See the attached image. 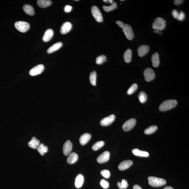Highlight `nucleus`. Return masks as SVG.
<instances>
[{"mask_svg":"<svg viewBox=\"0 0 189 189\" xmlns=\"http://www.w3.org/2000/svg\"><path fill=\"white\" fill-rule=\"evenodd\" d=\"M116 23L119 27L122 28L127 38L129 40H132L134 38V34L132 29L131 26L127 24H124L121 21H117Z\"/></svg>","mask_w":189,"mask_h":189,"instance_id":"1","label":"nucleus"},{"mask_svg":"<svg viewBox=\"0 0 189 189\" xmlns=\"http://www.w3.org/2000/svg\"><path fill=\"white\" fill-rule=\"evenodd\" d=\"M178 102L175 100H169L162 102L159 107V110L164 111L170 110L177 105Z\"/></svg>","mask_w":189,"mask_h":189,"instance_id":"2","label":"nucleus"},{"mask_svg":"<svg viewBox=\"0 0 189 189\" xmlns=\"http://www.w3.org/2000/svg\"><path fill=\"white\" fill-rule=\"evenodd\" d=\"M149 183L154 187H159L166 184V181L165 179L150 176L148 178Z\"/></svg>","mask_w":189,"mask_h":189,"instance_id":"3","label":"nucleus"},{"mask_svg":"<svg viewBox=\"0 0 189 189\" xmlns=\"http://www.w3.org/2000/svg\"><path fill=\"white\" fill-rule=\"evenodd\" d=\"M166 26V21L161 17L155 19L152 24V28L155 30H161L165 29Z\"/></svg>","mask_w":189,"mask_h":189,"instance_id":"4","label":"nucleus"},{"mask_svg":"<svg viewBox=\"0 0 189 189\" xmlns=\"http://www.w3.org/2000/svg\"><path fill=\"white\" fill-rule=\"evenodd\" d=\"M14 26L17 30L22 33L26 32L30 27L29 23L24 21H18L16 22Z\"/></svg>","mask_w":189,"mask_h":189,"instance_id":"5","label":"nucleus"},{"mask_svg":"<svg viewBox=\"0 0 189 189\" xmlns=\"http://www.w3.org/2000/svg\"><path fill=\"white\" fill-rule=\"evenodd\" d=\"M91 12L93 16L97 22L99 23L103 22V18L102 15L98 7L93 6L91 7Z\"/></svg>","mask_w":189,"mask_h":189,"instance_id":"6","label":"nucleus"},{"mask_svg":"<svg viewBox=\"0 0 189 189\" xmlns=\"http://www.w3.org/2000/svg\"><path fill=\"white\" fill-rule=\"evenodd\" d=\"M145 79L147 82H150L155 79V71L152 69L148 68L146 69L144 73Z\"/></svg>","mask_w":189,"mask_h":189,"instance_id":"7","label":"nucleus"},{"mask_svg":"<svg viewBox=\"0 0 189 189\" xmlns=\"http://www.w3.org/2000/svg\"><path fill=\"white\" fill-rule=\"evenodd\" d=\"M44 70V66L43 64H40L32 68L29 71L30 75L35 76L42 73Z\"/></svg>","mask_w":189,"mask_h":189,"instance_id":"8","label":"nucleus"},{"mask_svg":"<svg viewBox=\"0 0 189 189\" xmlns=\"http://www.w3.org/2000/svg\"><path fill=\"white\" fill-rule=\"evenodd\" d=\"M136 121L135 119L128 120L123 124L122 128L125 131H128L131 130L136 125Z\"/></svg>","mask_w":189,"mask_h":189,"instance_id":"9","label":"nucleus"},{"mask_svg":"<svg viewBox=\"0 0 189 189\" xmlns=\"http://www.w3.org/2000/svg\"><path fill=\"white\" fill-rule=\"evenodd\" d=\"M115 116L112 114L108 117L102 119L100 122V124L103 126H108L112 124L115 119Z\"/></svg>","mask_w":189,"mask_h":189,"instance_id":"10","label":"nucleus"},{"mask_svg":"<svg viewBox=\"0 0 189 189\" xmlns=\"http://www.w3.org/2000/svg\"><path fill=\"white\" fill-rule=\"evenodd\" d=\"M110 153L108 151H105L102 153L97 158V160L99 163L103 164L107 162L109 160Z\"/></svg>","mask_w":189,"mask_h":189,"instance_id":"11","label":"nucleus"},{"mask_svg":"<svg viewBox=\"0 0 189 189\" xmlns=\"http://www.w3.org/2000/svg\"><path fill=\"white\" fill-rule=\"evenodd\" d=\"M72 143L70 140H67L63 146V153L64 155L66 156L69 155L72 150Z\"/></svg>","mask_w":189,"mask_h":189,"instance_id":"12","label":"nucleus"},{"mask_svg":"<svg viewBox=\"0 0 189 189\" xmlns=\"http://www.w3.org/2000/svg\"><path fill=\"white\" fill-rule=\"evenodd\" d=\"M150 48L147 45H142L139 46L137 49L138 55L140 57L144 56L147 54L149 51Z\"/></svg>","mask_w":189,"mask_h":189,"instance_id":"13","label":"nucleus"},{"mask_svg":"<svg viewBox=\"0 0 189 189\" xmlns=\"http://www.w3.org/2000/svg\"><path fill=\"white\" fill-rule=\"evenodd\" d=\"M72 25L69 22L63 23L60 28V33L62 34H65L69 32L71 29Z\"/></svg>","mask_w":189,"mask_h":189,"instance_id":"14","label":"nucleus"},{"mask_svg":"<svg viewBox=\"0 0 189 189\" xmlns=\"http://www.w3.org/2000/svg\"><path fill=\"white\" fill-rule=\"evenodd\" d=\"M133 161L131 160H126L122 161L119 164L118 168L120 170L123 171L129 168L133 164Z\"/></svg>","mask_w":189,"mask_h":189,"instance_id":"15","label":"nucleus"},{"mask_svg":"<svg viewBox=\"0 0 189 189\" xmlns=\"http://www.w3.org/2000/svg\"><path fill=\"white\" fill-rule=\"evenodd\" d=\"M91 138V135L88 133H85L80 136L79 139L80 144L82 145H84L88 142Z\"/></svg>","mask_w":189,"mask_h":189,"instance_id":"16","label":"nucleus"},{"mask_svg":"<svg viewBox=\"0 0 189 189\" xmlns=\"http://www.w3.org/2000/svg\"><path fill=\"white\" fill-rule=\"evenodd\" d=\"M54 32L52 29H48L45 31L43 38V41L47 42L50 41L53 37Z\"/></svg>","mask_w":189,"mask_h":189,"instance_id":"17","label":"nucleus"},{"mask_svg":"<svg viewBox=\"0 0 189 189\" xmlns=\"http://www.w3.org/2000/svg\"><path fill=\"white\" fill-rule=\"evenodd\" d=\"M78 154L75 152L70 153L67 159L68 163L71 164L75 163L78 159Z\"/></svg>","mask_w":189,"mask_h":189,"instance_id":"18","label":"nucleus"},{"mask_svg":"<svg viewBox=\"0 0 189 189\" xmlns=\"http://www.w3.org/2000/svg\"><path fill=\"white\" fill-rule=\"evenodd\" d=\"M63 43L62 42H58L54 44L51 47H49L47 50V53L50 54L57 51L59 49L63 46Z\"/></svg>","mask_w":189,"mask_h":189,"instance_id":"19","label":"nucleus"},{"mask_svg":"<svg viewBox=\"0 0 189 189\" xmlns=\"http://www.w3.org/2000/svg\"><path fill=\"white\" fill-rule=\"evenodd\" d=\"M84 177L81 174H79L77 176L75 181V186L77 188H81L83 185L84 182Z\"/></svg>","mask_w":189,"mask_h":189,"instance_id":"20","label":"nucleus"},{"mask_svg":"<svg viewBox=\"0 0 189 189\" xmlns=\"http://www.w3.org/2000/svg\"><path fill=\"white\" fill-rule=\"evenodd\" d=\"M23 10L28 15L32 16L34 14V10L33 7L29 4H25L23 6Z\"/></svg>","mask_w":189,"mask_h":189,"instance_id":"21","label":"nucleus"},{"mask_svg":"<svg viewBox=\"0 0 189 189\" xmlns=\"http://www.w3.org/2000/svg\"><path fill=\"white\" fill-rule=\"evenodd\" d=\"M40 144L39 140L34 137H32L31 140L28 143L29 147L33 149H37Z\"/></svg>","mask_w":189,"mask_h":189,"instance_id":"22","label":"nucleus"},{"mask_svg":"<svg viewBox=\"0 0 189 189\" xmlns=\"http://www.w3.org/2000/svg\"><path fill=\"white\" fill-rule=\"evenodd\" d=\"M132 152L135 156L140 157H148L149 155L148 152L140 150L138 149H134L132 151Z\"/></svg>","mask_w":189,"mask_h":189,"instance_id":"23","label":"nucleus"},{"mask_svg":"<svg viewBox=\"0 0 189 189\" xmlns=\"http://www.w3.org/2000/svg\"><path fill=\"white\" fill-rule=\"evenodd\" d=\"M38 6L41 8H46L50 6L52 4V2L49 0H38L37 1Z\"/></svg>","mask_w":189,"mask_h":189,"instance_id":"24","label":"nucleus"},{"mask_svg":"<svg viewBox=\"0 0 189 189\" xmlns=\"http://www.w3.org/2000/svg\"><path fill=\"white\" fill-rule=\"evenodd\" d=\"M151 61L153 66L155 67H158L160 63L159 54L157 53H154L152 56Z\"/></svg>","mask_w":189,"mask_h":189,"instance_id":"25","label":"nucleus"},{"mask_svg":"<svg viewBox=\"0 0 189 189\" xmlns=\"http://www.w3.org/2000/svg\"><path fill=\"white\" fill-rule=\"evenodd\" d=\"M132 57V50L130 49H127L124 54V58L125 62L127 63H130Z\"/></svg>","mask_w":189,"mask_h":189,"instance_id":"26","label":"nucleus"},{"mask_svg":"<svg viewBox=\"0 0 189 189\" xmlns=\"http://www.w3.org/2000/svg\"><path fill=\"white\" fill-rule=\"evenodd\" d=\"M37 149L42 156H44V154L47 153L48 151V148L47 146L44 145L43 143L40 144Z\"/></svg>","mask_w":189,"mask_h":189,"instance_id":"27","label":"nucleus"},{"mask_svg":"<svg viewBox=\"0 0 189 189\" xmlns=\"http://www.w3.org/2000/svg\"><path fill=\"white\" fill-rule=\"evenodd\" d=\"M96 78H97V74L96 71H93L92 72L90 75L89 80L91 84L94 85L95 86L96 84Z\"/></svg>","mask_w":189,"mask_h":189,"instance_id":"28","label":"nucleus"},{"mask_svg":"<svg viewBox=\"0 0 189 189\" xmlns=\"http://www.w3.org/2000/svg\"><path fill=\"white\" fill-rule=\"evenodd\" d=\"M147 98V95L144 91H141L139 93L138 95V99L141 103H144L146 102Z\"/></svg>","mask_w":189,"mask_h":189,"instance_id":"29","label":"nucleus"},{"mask_svg":"<svg viewBox=\"0 0 189 189\" xmlns=\"http://www.w3.org/2000/svg\"><path fill=\"white\" fill-rule=\"evenodd\" d=\"M117 4L116 2H114L110 6H103V8L105 11L106 12H109L112 11L114 10L117 8Z\"/></svg>","mask_w":189,"mask_h":189,"instance_id":"30","label":"nucleus"},{"mask_svg":"<svg viewBox=\"0 0 189 189\" xmlns=\"http://www.w3.org/2000/svg\"><path fill=\"white\" fill-rule=\"evenodd\" d=\"M158 129V127L156 125H152L146 129L144 131L145 134L146 135H150L155 132Z\"/></svg>","mask_w":189,"mask_h":189,"instance_id":"31","label":"nucleus"},{"mask_svg":"<svg viewBox=\"0 0 189 189\" xmlns=\"http://www.w3.org/2000/svg\"><path fill=\"white\" fill-rule=\"evenodd\" d=\"M104 144L105 143L103 141H98L93 145L92 148L94 151L98 150L104 145Z\"/></svg>","mask_w":189,"mask_h":189,"instance_id":"32","label":"nucleus"},{"mask_svg":"<svg viewBox=\"0 0 189 189\" xmlns=\"http://www.w3.org/2000/svg\"><path fill=\"white\" fill-rule=\"evenodd\" d=\"M106 57L105 55H101L98 57L96 59V63L98 64H103L105 62H106Z\"/></svg>","mask_w":189,"mask_h":189,"instance_id":"33","label":"nucleus"},{"mask_svg":"<svg viewBox=\"0 0 189 189\" xmlns=\"http://www.w3.org/2000/svg\"><path fill=\"white\" fill-rule=\"evenodd\" d=\"M138 88V85L136 83H134L129 89L127 91V94L128 95H131L134 93Z\"/></svg>","mask_w":189,"mask_h":189,"instance_id":"34","label":"nucleus"},{"mask_svg":"<svg viewBox=\"0 0 189 189\" xmlns=\"http://www.w3.org/2000/svg\"><path fill=\"white\" fill-rule=\"evenodd\" d=\"M100 185L104 189L108 188L109 187V183L106 180L102 179L100 182Z\"/></svg>","mask_w":189,"mask_h":189,"instance_id":"35","label":"nucleus"},{"mask_svg":"<svg viewBox=\"0 0 189 189\" xmlns=\"http://www.w3.org/2000/svg\"><path fill=\"white\" fill-rule=\"evenodd\" d=\"M101 174L102 176L106 179L109 178L110 176V172L107 170H103L101 171Z\"/></svg>","mask_w":189,"mask_h":189,"instance_id":"36","label":"nucleus"},{"mask_svg":"<svg viewBox=\"0 0 189 189\" xmlns=\"http://www.w3.org/2000/svg\"><path fill=\"white\" fill-rule=\"evenodd\" d=\"M185 14L184 12H183L181 11L179 13L177 19L179 21H182L185 19Z\"/></svg>","mask_w":189,"mask_h":189,"instance_id":"37","label":"nucleus"},{"mask_svg":"<svg viewBox=\"0 0 189 189\" xmlns=\"http://www.w3.org/2000/svg\"><path fill=\"white\" fill-rule=\"evenodd\" d=\"M121 184H122V187L123 189H126L129 186L128 183H127V181L125 179H123L122 180V181L121 182Z\"/></svg>","mask_w":189,"mask_h":189,"instance_id":"38","label":"nucleus"},{"mask_svg":"<svg viewBox=\"0 0 189 189\" xmlns=\"http://www.w3.org/2000/svg\"><path fill=\"white\" fill-rule=\"evenodd\" d=\"M72 7L69 5H67L64 7V11L65 12L69 13L71 11Z\"/></svg>","mask_w":189,"mask_h":189,"instance_id":"39","label":"nucleus"},{"mask_svg":"<svg viewBox=\"0 0 189 189\" xmlns=\"http://www.w3.org/2000/svg\"><path fill=\"white\" fill-rule=\"evenodd\" d=\"M179 13L176 9H174L172 12V15L173 17L175 19H177L178 17Z\"/></svg>","mask_w":189,"mask_h":189,"instance_id":"40","label":"nucleus"},{"mask_svg":"<svg viewBox=\"0 0 189 189\" xmlns=\"http://www.w3.org/2000/svg\"><path fill=\"white\" fill-rule=\"evenodd\" d=\"M183 1L182 0H175L174 1V3L175 5H179L182 4Z\"/></svg>","mask_w":189,"mask_h":189,"instance_id":"41","label":"nucleus"},{"mask_svg":"<svg viewBox=\"0 0 189 189\" xmlns=\"http://www.w3.org/2000/svg\"><path fill=\"white\" fill-rule=\"evenodd\" d=\"M133 189H142V188L138 185H135L133 187Z\"/></svg>","mask_w":189,"mask_h":189,"instance_id":"42","label":"nucleus"},{"mask_svg":"<svg viewBox=\"0 0 189 189\" xmlns=\"http://www.w3.org/2000/svg\"><path fill=\"white\" fill-rule=\"evenodd\" d=\"M118 187H119V188L120 189H123V187H122L121 182H118Z\"/></svg>","mask_w":189,"mask_h":189,"instance_id":"43","label":"nucleus"},{"mask_svg":"<svg viewBox=\"0 0 189 189\" xmlns=\"http://www.w3.org/2000/svg\"><path fill=\"white\" fill-rule=\"evenodd\" d=\"M154 32L155 33H159V34H161L162 33V32L161 31V30H154Z\"/></svg>","mask_w":189,"mask_h":189,"instance_id":"44","label":"nucleus"},{"mask_svg":"<svg viewBox=\"0 0 189 189\" xmlns=\"http://www.w3.org/2000/svg\"><path fill=\"white\" fill-rule=\"evenodd\" d=\"M164 189H174V188L171 186H166Z\"/></svg>","mask_w":189,"mask_h":189,"instance_id":"45","label":"nucleus"},{"mask_svg":"<svg viewBox=\"0 0 189 189\" xmlns=\"http://www.w3.org/2000/svg\"><path fill=\"white\" fill-rule=\"evenodd\" d=\"M108 2H109V3H110V4H112L113 3V0H109L108 1Z\"/></svg>","mask_w":189,"mask_h":189,"instance_id":"46","label":"nucleus"},{"mask_svg":"<svg viewBox=\"0 0 189 189\" xmlns=\"http://www.w3.org/2000/svg\"><path fill=\"white\" fill-rule=\"evenodd\" d=\"M103 1L105 2H107L108 1H106V0H103Z\"/></svg>","mask_w":189,"mask_h":189,"instance_id":"47","label":"nucleus"}]
</instances>
